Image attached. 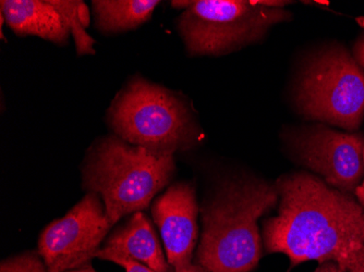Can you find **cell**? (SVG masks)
I'll return each mask as SVG.
<instances>
[{
  "label": "cell",
  "mask_w": 364,
  "mask_h": 272,
  "mask_svg": "<svg viewBox=\"0 0 364 272\" xmlns=\"http://www.w3.org/2000/svg\"><path fill=\"white\" fill-rule=\"evenodd\" d=\"M173 155H161L109 136L95 145L85 168V186L101 195L114 224L131 212H142L168 184Z\"/></svg>",
  "instance_id": "3"
},
{
  "label": "cell",
  "mask_w": 364,
  "mask_h": 272,
  "mask_svg": "<svg viewBox=\"0 0 364 272\" xmlns=\"http://www.w3.org/2000/svg\"><path fill=\"white\" fill-rule=\"evenodd\" d=\"M65 272H96L91 266H83V267L77 268V269L68 270Z\"/></svg>",
  "instance_id": "20"
},
{
  "label": "cell",
  "mask_w": 364,
  "mask_h": 272,
  "mask_svg": "<svg viewBox=\"0 0 364 272\" xmlns=\"http://www.w3.org/2000/svg\"><path fill=\"white\" fill-rule=\"evenodd\" d=\"M355 198H357L358 202L361 204L364 207V180L362 181L361 185L355 190Z\"/></svg>",
  "instance_id": "19"
},
{
  "label": "cell",
  "mask_w": 364,
  "mask_h": 272,
  "mask_svg": "<svg viewBox=\"0 0 364 272\" xmlns=\"http://www.w3.org/2000/svg\"><path fill=\"white\" fill-rule=\"evenodd\" d=\"M294 134V149L302 163L329 186L355 195L364 180L363 135L324 124L304 126Z\"/></svg>",
  "instance_id": "8"
},
{
  "label": "cell",
  "mask_w": 364,
  "mask_h": 272,
  "mask_svg": "<svg viewBox=\"0 0 364 272\" xmlns=\"http://www.w3.org/2000/svg\"><path fill=\"white\" fill-rule=\"evenodd\" d=\"M53 6L60 12L70 28L71 34L75 40V48L79 56L95 54V44L85 28L89 26L90 14L87 6L82 1H63L52 0Z\"/></svg>",
  "instance_id": "13"
},
{
  "label": "cell",
  "mask_w": 364,
  "mask_h": 272,
  "mask_svg": "<svg viewBox=\"0 0 364 272\" xmlns=\"http://www.w3.org/2000/svg\"><path fill=\"white\" fill-rule=\"evenodd\" d=\"M0 9L4 21L16 36H38L57 45L68 43L70 28L50 0H3Z\"/></svg>",
  "instance_id": "10"
},
{
  "label": "cell",
  "mask_w": 364,
  "mask_h": 272,
  "mask_svg": "<svg viewBox=\"0 0 364 272\" xmlns=\"http://www.w3.org/2000/svg\"><path fill=\"white\" fill-rule=\"evenodd\" d=\"M95 257L104 259V261H112V263H118L126 269V272H155L154 270L134 261V259H129V257L122 256L118 254L112 253V251H106L104 249H100L96 251Z\"/></svg>",
  "instance_id": "15"
},
{
  "label": "cell",
  "mask_w": 364,
  "mask_h": 272,
  "mask_svg": "<svg viewBox=\"0 0 364 272\" xmlns=\"http://www.w3.org/2000/svg\"><path fill=\"white\" fill-rule=\"evenodd\" d=\"M104 249L134 259L155 272H168L156 234L143 212L134 214L128 224L112 233Z\"/></svg>",
  "instance_id": "11"
},
{
  "label": "cell",
  "mask_w": 364,
  "mask_h": 272,
  "mask_svg": "<svg viewBox=\"0 0 364 272\" xmlns=\"http://www.w3.org/2000/svg\"><path fill=\"white\" fill-rule=\"evenodd\" d=\"M161 1L155 0H95L92 1L96 26L104 33L134 30L150 20Z\"/></svg>",
  "instance_id": "12"
},
{
  "label": "cell",
  "mask_w": 364,
  "mask_h": 272,
  "mask_svg": "<svg viewBox=\"0 0 364 272\" xmlns=\"http://www.w3.org/2000/svg\"><path fill=\"white\" fill-rule=\"evenodd\" d=\"M296 107L312 121L355 132L364 118V70L341 45L313 55L296 87Z\"/></svg>",
  "instance_id": "6"
},
{
  "label": "cell",
  "mask_w": 364,
  "mask_h": 272,
  "mask_svg": "<svg viewBox=\"0 0 364 272\" xmlns=\"http://www.w3.org/2000/svg\"><path fill=\"white\" fill-rule=\"evenodd\" d=\"M276 189L277 216L264 222L267 251L285 254L291 266L334 261L348 272L364 245V207L357 198L306 173L284 177Z\"/></svg>",
  "instance_id": "1"
},
{
  "label": "cell",
  "mask_w": 364,
  "mask_h": 272,
  "mask_svg": "<svg viewBox=\"0 0 364 272\" xmlns=\"http://www.w3.org/2000/svg\"><path fill=\"white\" fill-rule=\"evenodd\" d=\"M276 187L257 180L225 184L204 206L198 266L204 272H249L262 255L257 221L277 202Z\"/></svg>",
  "instance_id": "2"
},
{
  "label": "cell",
  "mask_w": 364,
  "mask_h": 272,
  "mask_svg": "<svg viewBox=\"0 0 364 272\" xmlns=\"http://www.w3.org/2000/svg\"><path fill=\"white\" fill-rule=\"evenodd\" d=\"M0 272H48V270L36 254L28 253L4 261Z\"/></svg>",
  "instance_id": "14"
},
{
  "label": "cell",
  "mask_w": 364,
  "mask_h": 272,
  "mask_svg": "<svg viewBox=\"0 0 364 272\" xmlns=\"http://www.w3.org/2000/svg\"><path fill=\"white\" fill-rule=\"evenodd\" d=\"M98 194H87L63 218L49 224L38 241V254L48 272H65L90 265L110 228Z\"/></svg>",
  "instance_id": "7"
},
{
  "label": "cell",
  "mask_w": 364,
  "mask_h": 272,
  "mask_svg": "<svg viewBox=\"0 0 364 272\" xmlns=\"http://www.w3.org/2000/svg\"><path fill=\"white\" fill-rule=\"evenodd\" d=\"M153 217L161 231L167 261L175 272H204L192 263L198 241V205L193 187L188 183L171 186L153 205Z\"/></svg>",
  "instance_id": "9"
},
{
  "label": "cell",
  "mask_w": 364,
  "mask_h": 272,
  "mask_svg": "<svg viewBox=\"0 0 364 272\" xmlns=\"http://www.w3.org/2000/svg\"><path fill=\"white\" fill-rule=\"evenodd\" d=\"M348 272H364V245L353 254Z\"/></svg>",
  "instance_id": "17"
},
{
  "label": "cell",
  "mask_w": 364,
  "mask_h": 272,
  "mask_svg": "<svg viewBox=\"0 0 364 272\" xmlns=\"http://www.w3.org/2000/svg\"><path fill=\"white\" fill-rule=\"evenodd\" d=\"M314 272H343L334 261H327V263H321L318 269Z\"/></svg>",
  "instance_id": "18"
},
{
  "label": "cell",
  "mask_w": 364,
  "mask_h": 272,
  "mask_svg": "<svg viewBox=\"0 0 364 272\" xmlns=\"http://www.w3.org/2000/svg\"><path fill=\"white\" fill-rule=\"evenodd\" d=\"M287 1H173L183 9L178 28L191 56H223L259 42L276 24L288 21Z\"/></svg>",
  "instance_id": "5"
},
{
  "label": "cell",
  "mask_w": 364,
  "mask_h": 272,
  "mask_svg": "<svg viewBox=\"0 0 364 272\" xmlns=\"http://www.w3.org/2000/svg\"><path fill=\"white\" fill-rule=\"evenodd\" d=\"M108 119L118 138L156 154L191 148L203 136L181 96L141 77L132 80L114 98Z\"/></svg>",
  "instance_id": "4"
},
{
  "label": "cell",
  "mask_w": 364,
  "mask_h": 272,
  "mask_svg": "<svg viewBox=\"0 0 364 272\" xmlns=\"http://www.w3.org/2000/svg\"><path fill=\"white\" fill-rule=\"evenodd\" d=\"M358 22H359L363 31H362L361 34L353 45V56L364 70V18H360V19H358Z\"/></svg>",
  "instance_id": "16"
}]
</instances>
